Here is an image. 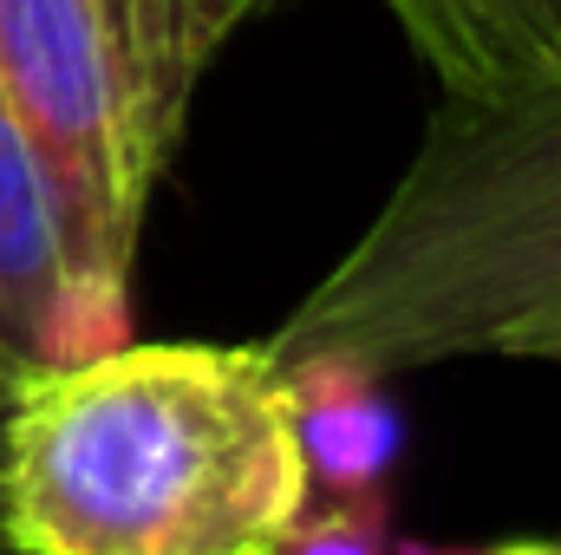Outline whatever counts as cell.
<instances>
[{
  "label": "cell",
  "instance_id": "6da1fadb",
  "mask_svg": "<svg viewBox=\"0 0 561 555\" xmlns=\"http://www.w3.org/2000/svg\"><path fill=\"white\" fill-rule=\"evenodd\" d=\"M294 393L255 347H112L0 399V550L275 555L307 510Z\"/></svg>",
  "mask_w": 561,
  "mask_h": 555
},
{
  "label": "cell",
  "instance_id": "7a4b0ae2",
  "mask_svg": "<svg viewBox=\"0 0 561 555\" xmlns=\"http://www.w3.org/2000/svg\"><path fill=\"white\" fill-rule=\"evenodd\" d=\"M275 366L340 353L386 373L437 360H561V79L437 99L405 177L275 333Z\"/></svg>",
  "mask_w": 561,
  "mask_h": 555
},
{
  "label": "cell",
  "instance_id": "3957f363",
  "mask_svg": "<svg viewBox=\"0 0 561 555\" xmlns=\"http://www.w3.org/2000/svg\"><path fill=\"white\" fill-rule=\"evenodd\" d=\"M242 0H0V92L33 144L79 275L125 281L144 209Z\"/></svg>",
  "mask_w": 561,
  "mask_h": 555
},
{
  "label": "cell",
  "instance_id": "277c9868",
  "mask_svg": "<svg viewBox=\"0 0 561 555\" xmlns=\"http://www.w3.org/2000/svg\"><path fill=\"white\" fill-rule=\"evenodd\" d=\"M444 99L490 105L561 79V0H386Z\"/></svg>",
  "mask_w": 561,
  "mask_h": 555
},
{
  "label": "cell",
  "instance_id": "5b68a950",
  "mask_svg": "<svg viewBox=\"0 0 561 555\" xmlns=\"http://www.w3.org/2000/svg\"><path fill=\"white\" fill-rule=\"evenodd\" d=\"M72 275L46 170L0 92V399L46 366V320Z\"/></svg>",
  "mask_w": 561,
  "mask_h": 555
},
{
  "label": "cell",
  "instance_id": "8992f818",
  "mask_svg": "<svg viewBox=\"0 0 561 555\" xmlns=\"http://www.w3.org/2000/svg\"><path fill=\"white\" fill-rule=\"evenodd\" d=\"M280 373L294 393V438H300L307 490H320V497L386 490L399 444H405V424H399L386 380L340 353H307V360H287Z\"/></svg>",
  "mask_w": 561,
  "mask_h": 555
},
{
  "label": "cell",
  "instance_id": "52a82bcc",
  "mask_svg": "<svg viewBox=\"0 0 561 555\" xmlns=\"http://www.w3.org/2000/svg\"><path fill=\"white\" fill-rule=\"evenodd\" d=\"M275 555H392V497H327L294 517Z\"/></svg>",
  "mask_w": 561,
  "mask_h": 555
},
{
  "label": "cell",
  "instance_id": "ba28073f",
  "mask_svg": "<svg viewBox=\"0 0 561 555\" xmlns=\"http://www.w3.org/2000/svg\"><path fill=\"white\" fill-rule=\"evenodd\" d=\"M392 555H463V550H424V543H392ZM477 555H561V543H503V550Z\"/></svg>",
  "mask_w": 561,
  "mask_h": 555
},
{
  "label": "cell",
  "instance_id": "9c48e42d",
  "mask_svg": "<svg viewBox=\"0 0 561 555\" xmlns=\"http://www.w3.org/2000/svg\"><path fill=\"white\" fill-rule=\"evenodd\" d=\"M242 7H249V13H262V7H275V0H242Z\"/></svg>",
  "mask_w": 561,
  "mask_h": 555
}]
</instances>
